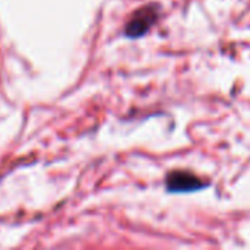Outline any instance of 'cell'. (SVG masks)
Instances as JSON below:
<instances>
[{
  "mask_svg": "<svg viewBox=\"0 0 250 250\" xmlns=\"http://www.w3.org/2000/svg\"><path fill=\"white\" fill-rule=\"evenodd\" d=\"M157 9L158 7L155 4H149L136 10L133 16L130 18V21L126 23V29H125L126 35L130 38H138L146 34L158 18Z\"/></svg>",
  "mask_w": 250,
  "mask_h": 250,
  "instance_id": "obj_1",
  "label": "cell"
},
{
  "mask_svg": "<svg viewBox=\"0 0 250 250\" xmlns=\"http://www.w3.org/2000/svg\"><path fill=\"white\" fill-rule=\"evenodd\" d=\"M207 183L190 171H171L167 176L166 188L170 193H188L204 189Z\"/></svg>",
  "mask_w": 250,
  "mask_h": 250,
  "instance_id": "obj_2",
  "label": "cell"
}]
</instances>
